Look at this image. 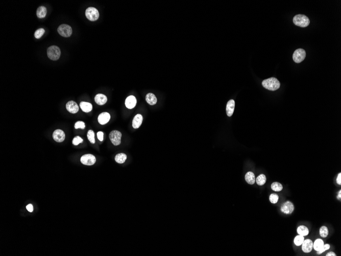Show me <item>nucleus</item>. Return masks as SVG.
<instances>
[{"label":"nucleus","instance_id":"obj_26","mask_svg":"<svg viewBox=\"0 0 341 256\" xmlns=\"http://www.w3.org/2000/svg\"><path fill=\"white\" fill-rule=\"evenodd\" d=\"M271 189L275 192H280L282 190L283 187L279 182H274L272 184Z\"/></svg>","mask_w":341,"mask_h":256},{"label":"nucleus","instance_id":"obj_15","mask_svg":"<svg viewBox=\"0 0 341 256\" xmlns=\"http://www.w3.org/2000/svg\"><path fill=\"white\" fill-rule=\"evenodd\" d=\"M235 101L234 100H230L227 103L226 114L228 117L232 116L235 111Z\"/></svg>","mask_w":341,"mask_h":256},{"label":"nucleus","instance_id":"obj_37","mask_svg":"<svg viewBox=\"0 0 341 256\" xmlns=\"http://www.w3.org/2000/svg\"><path fill=\"white\" fill-rule=\"evenodd\" d=\"M337 184H340V185H341V173H339V174H338V175H337Z\"/></svg>","mask_w":341,"mask_h":256},{"label":"nucleus","instance_id":"obj_10","mask_svg":"<svg viewBox=\"0 0 341 256\" xmlns=\"http://www.w3.org/2000/svg\"><path fill=\"white\" fill-rule=\"evenodd\" d=\"M53 139L57 142H62L65 139V133L61 129H56L53 133Z\"/></svg>","mask_w":341,"mask_h":256},{"label":"nucleus","instance_id":"obj_12","mask_svg":"<svg viewBox=\"0 0 341 256\" xmlns=\"http://www.w3.org/2000/svg\"><path fill=\"white\" fill-rule=\"evenodd\" d=\"M66 109L71 114H76L79 111V108L77 104L74 101H69L66 105Z\"/></svg>","mask_w":341,"mask_h":256},{"label":"nucleus","instance_id":"obj_24","mask_svg":"<svg viewBox=\"0 0 341 256\" xmlns=\"http://www.w3.org/2000/svg\"><path fill=\"white\" fill-rule=\"evenodd\" d=\"M127 159V156L126 154L123 153H120L116 154L115 156V161L118 164H123L124 163Z\"/></svg>","mask_w":341,"mask_h":256},{"label":"nucleus","instance_id":"obj_2","mask_svg":"<svg viewBox=\"0 0 341 256\" xmlns=\"http://www.w3.org/2000/svg\"><path fill=\"white\" fill-rule=\"evenodd\" d=\"M295 25L300 27H306L309 25L310 21L308 17L303 15H296L293 18Z\"/></svg>","mask_w":341,"mask_h":256},{"label":"nucleus","instance_id":"obj_33","mask_svg":"<svg viewBox=\"0 0 341 256\" xmlns=\"http://www.w3.org/2000/svg\"><path fill=\"white\" fill-rule=\"evenodd\" d=\"M85 127V123H84L83 121H78L75 124V129L81 128V129H84Z\"/></svg>","mask_w":341,"mask_h":256},{"label":"nucleus","instance_id":"obj_17","mask_svg":"<svg viewBox=\"0 0 341 256\" xmlns=\"http://www.w3.org/2000/svg\"><path fill=\"white\" fill-rule=\"evenodd\" d=\"M95 101L97 104L100 105H102L106 103L107 101V98L105 95L99 94L97 95L95 97Z\"/></svg>","mask_w":341,"mask_h":256},{"label":"nucleus","instance_id":"obj_18","mask_svg":"<svg viewBox=\"0 0 341 256\" xmlns=\"http://www.w3.org/2000/svg\"><path fill=\"white\" fill-rule=\"evenodd\" d=\"M146 100L149 105H153L157 103V100L154 94L150 93L146 95Z\"/></svg>","mask_w":341,"mask_h":256},{"label":"nucleus","instance_id":"obj_36","mask_svg":"<svg viewBox=\"0 0 341 256\" xmlns=\"http://www.w3.org/2000/svg\"><path fill=\"white\" fill-rule=\"evenodd\" d=\"M26 209L30 212H32L33 211V206L31 204H29V205H27L26 206Z\"/></svg>","mask_w":341,"mask_h":256},{"label":"nucleus","instance_id":"obj_23","mask_svg":"<svg viewBox=\"0 0 341 256\" xmlns=\"http://www.w3.org/2000/svg\"><path fill=\"white\" fill-rule=\"evenodd\" d=\"M324 245V241L321 239H317L315 240L314 243H313V248L315 250L318 251L322 248Z\"/></svg>","mask_w":341,"mask_h":256},{"label":"nucleus","instance_id":"obj_3","mask_svg":"<svg viewBox=\"0 0 341 256\" xmlns=\"http://www.w3.org/2000/svg\"><path fill=\"white\" fill-rule=\"evenodd\" d=\"M47 55L50 60H57L61 55L60 49L56 46H52L47 50Z\"/></svg>","mask_w":341,"mask_h":256},{"label":"nucleus","instance_id":"obj_32","mask_svg":"<svg viewBox=\"0 0 341 256\" xmlns=\"http://www.w3.org/2000/svg\"><path fill=\"white\" fill-rule=\"evenodd\" d=\"M83 141V139H82L81 137H80L79 136H76L74 138L72 143L74 145H78L80 143H82Z\"/></svg>","mask_w":341,"mask_h":256},{"label":"nucleus","instance_id":"obj_21","mask_svg":"<svg viewBox=\"0 0 341 256\" xmlns=\"http://www.w3.org/2000/svg\"><path fill=\"white\" fill-rule=\"evenodd\" d=\"M297 231L299 235L302 236H306L308 235L309 234V229L305 225H300L298 227Z\"/></svg>","mask_w":341,"mask_h":256},{"label":"nucleus","instance_id":"obj_30","mask_svg":"<svg viewBox=\"0 0 341 256\" xmlns=\"http://www.w3.org/2000/svg\"><path fill=\"white\" fill-rule=\"evenodd\" d=\"M278 199H279V196L277 194L272 193L270 195L269 200L272 203H273V204L276 203L278 202Z\"/></svg>","mask_w":341,"mask_h":256},{"label":"nucleus","instance_id":"obj_25","mask_svg":"<svg viewBox=\"0 0 341 256\" xmlns=\"http://www.w3.org/2000/svg\"><path fill=\"white\" fill-rule=\"evenodd\" d=\"M267 180V178L265 174H261L256 178V183L259 186H263L265 184Z\"/></svg>","mask_w":341,"mask_h":256},{"label":"nucleus","instance_id":"obj_34","mask_svg":"<svg viewBox=\"0 0 341 256\" xmlns=\"http://www.w3.org/2000/svg\"><path fill=\"white\" fill-rule=\"evenodd\" d=\"M330 248V246L328 244H324L321 249H320L318 251H317V254L318 255H320V254H322L323 252H324L325 251L329 250Z\"/></svg>","mask_w":341,"mask_h":256},{"label":"nucleus","instance_id":"obj_1","mask_svg":"<svg viewBox=\"0 0 341 256\" xmlns=\"http://www.w3.org/2000/svg\"><path fill=\"white\" fill-rule=\"evenodd\" d=\"M262 85L266 89L274 91L279 88L280 83L277 78L271 77L263 80Z\"/></svg>","mask_w":341,"mask_h":256},{"label":"nucleus","instance_id":"obj_5","mask_svg":"<svg viewBox=\"0 0 341 256\" xmlns=\"http://www.w3.org/2000/svg\"><path fill=\"white\" fill-rule=\"evenodd\" d=\"M306 57V52L303 49H298L294 52L293 59L296 63H300L304 60Z\"/></svg>","mask_w":341,"mask_h":256},{"label":"nucleus","instance_id":"obj_7","mask_svg":"<svg viewBox=\"0 0 341 256\" xmlns=\"http://www.w3.org/2000/svg\"><path fill=\"white\" fill-rule=\"evenodd\" d=\"M57 31L60 35L65 37H69L71 35L73 32L71 27L66 24L60 25L58 28Z\"/></svg>","mask_w":341,"mask_h":256},{"label":"nucleus","instance_id":"obj_38","mask_svg":"<svg viewBox=\"0 0 341 256\" xmlns=\"http://www.w3.org/2000/svg\"><path fill=\"white\" fill-rule=\"evenodd\" d=\"M326 256H336V254H335L333 252H329L326 254Z\"/></svg>","mask_w":341,"mask_h":256},{"label":"nucleus","instance_id":"obj_29","mask_svg":"<svg viewBox=\"0 0 341 256\" xmlns=\"http://www.w3.org/2000/svg\"><path fill=\"white\" fill-rule=\"evenodd\" d=\"M87 136H88V139L90 142L92 144L95 143V133H94V131L92 130H90L88 131V134H87Z\"/></svg>","mask_w":341,"mask_h":256},{"label":"nucleus","instance_id":"obj_20","mask_svg":"<svg viewBox=\"0 0 341 256\" xmlns=\"http://www.w3.org/2000/svg\"><path fill=\"white\" fill-rule=\"evenodd\" d=\"M245 180L246 182L250 184H253L255 182V175L253 172H247L245 175Z\"/></svg>","mask_w":341,"mask_h":256},{"label":"nucleus","instance_id":"obj_8","mask_svg":"<svg viewBox=\"0 0 341 256\" xmlns=\"http://www.w3.org/2000/svg\"><path fill=\"white\" fill-rule=\"evenodd\" d=\"M294 210V204L290 201H286L281 205L280 211L285 214H291Z\"/></svg>","mask_w":341,"mask_h":256},{"label":"nucleus","instance_id":"obj_16","mask_svg":"<svg viewBox=\"0 0 341 256\" xmlns=\"http://www.w3.org/2000/svg\"><path fill=\"white\" fill-rule=\"evenodd\" d=\"M143 116L141 114L136 115L133 119L132 126L134 128H139L143 122Z\"/></svg>","mask_w":341,"mask_h":256},{"label":"nucleus","instance_id":"obj_14","mask_svg":"<svg viewBox=\"0 0 341 256\" xmlns=\"http://www.w3.org/2000/svg\"><path fill=\"white\" fill-rule=\"evenodd\" d=\"M137 105V99L134 96H129L125 100V105L129 109L134 108Z\"/></svg>","mask_w":341,"mask_h":256},{"label":"nucleus","instance_id":"obj_31","mask_svg":"<svg viewBox=\"0 0 341 256\" xmlns=\"http://www.w3.org/2000/svg\"><path fill=\"white\" fill-rule=\"evenodd\" d=\"M45 30L43 28H40V29H37L36 31L35 32L34 36L36 39H40L45 33Z\"/></svg>","mask_w":341,"mask_h":256},{"label":"nucleus","instance_id":"obj_22","mask_svg":"<svg viewBox=\"0 0 341 256\" xmlns=\"http://www.w3.org/2000/svg\"><path fill=\"white\" fill-rule=\"evenodd\" d=\"M47 9L44 6L39 7L37 9L36 15L37 17L40 19L44 18L47 15Z\"/></svg>","mask_w":341,"mask_h":256},{"label":"nucleus","instance_id":"obj_35","mask_svg":"<svg viewBox=\"0 0 341 256\" xmlns=\"http://www.w3.org/2000/svg\"><path fill=\"white\" fill-rule=\"evenodd\" d=\"M97 137H98V139L100 141H102L103 140V137H104V133L102 132V131H99L97 133Z\"/></svg>","mask_w":341,"mask_h":256},{"label":"nucleus","instance_id":"obj_11","mask_svg":"<svg viewBox=\"0 0 341 256\" xmlns=\"http://www.w3.org/2000/svg\"><path fill=\"white\" fill-rule=\"evenodd\" d=\"M313 243L312 240L310 239L304 240L302 244V251L305 253L310 252L313 248Z\"/></svg>","mask_w":341,"mask_h":256},{"label":"nucleus","instance_id":"obj_39","mask_svg":"<svg viewBox=\"0 0 341 256\" xmlns=\"http://www.w3.org/2000/svg\"><path fill=\"white\" fill-rule=\"evenodd\" d=\"M337 199H339V200H341V190L339 191V194H338V195H337Z\"/></svg>","mask_w":341,"mask_h":256},{"label":"nucleus","instance_id":"obj_28","mask_svg":"<svg viewBox=\"0 0 341 256\" xmlns=\"http://www.w3.org/2000/svg\"><path fill=\"white\" fill-rule=\"evenodd\" d=\"M320 235L323 238H326L328 235V229L325 226H322L320 227L319 230Z\"/></svg>","mask_w":341,"mask_h":256},{"label":"nucleus","instance_id":"obj_13","mask_svg":"<svg viewBox=\"0 0 341 256\" xmlns=\"http://www.w3.org/2000/svg\"><path fill=\"white\" fill-rule=\"evenodd\" d=\"M110 119V116L109 114L107 112H104L100 114L98 116V120L100 124L104 125L108 123Z\"/></svg>","mask_w":341,"mask_h":256},{"label":"nucleus","instance_id":"obj_19","mask_svg":"<svg viewBox=\"0 0 341 256\" xmlns=\"http://www.w3.org/2000/svg\"><path fill=\"white\" fill-rule=\"evenodd\" d=\"M80 107L82 109V111L84 112L88 113L92 111V106L91 103L86 102H81L80 103Z\"/></svg>","mask_w":341,"mask_h":256},{"label":"nucleus","instance_id":"obj_4","mask_svg":"<svg viewBox=\"0 0 341 256\" xmlns=\"http://www.w3.org/2000/svg\"><path fill=\"white\" fill-rule=\"evenodd\" d=\"M86 17L90 21H97L99 17L98 10L94 7H89L85 11Z\"/></svg>","mask_w":341,"mask_h":256},{"label":"nucleus","instance_id":"obj_27","mask_svg":"<svg viewBox=\"0 0 341 256\" xmlns=\"http://www.w3.org/2000/svg\"><path fill=\"white\" fill-rule=\"evenodd\" d=\"M304 240V236L299 235L296 236L295 238H294V243L296 246H299L302 245V243L303 242Z\"/></svg>","mask_w":341,"mask_h":256},{"label":"nucleus","instance_id":"obj_6","mask_svg":"<svg viewBox=\"0 0 341 256\" xmlns=\"http://www.w3.org/2000/svg\"><path fill=\"white\" fill-rule=\"evenodd\" d=\"M109 139L114 146L119 145L121 142L122 133L118 130H112L109 133Z\"/></svg>","mask_w":341,"mask_h":256},{"label":"nucleus","instance_id":"obj_9","mask_svg":"<svg viewBox=\"0 0 341 256\" xmlns=\"http://www.w3.org/2000/svg\"><path fill=\"white\" fill-rule=\"evenodd\" d=\"M80 161L83 165L91 166L96 163V159L95 156L91 154H86L82 156L80 159Z\"/></svg>","mask_w":341,"mask_h":256}]
</instances>
